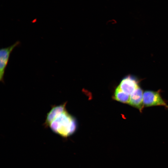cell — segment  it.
<instances>
[{
	"label": "cell",
	"instance_id": "cell-1",
	"mask_svg": "<svg viewBox=\"0 0 168 168\" xmlns=\"http://www.w3.org/2000/svg\"><path fill=\"white\" fill-rule=\"evenodd\" d=\"M66 103L52 106L47 114L44 125L54 133L64 138L73 133L77 128L75 119L67 111Z\"/></svg>",
	"mask_w": 168,
	"mask_h": 168
},
{
	"label": "cell",
	"instance_id": "cell-2",
	"mask_svg": "<svg viewBox=\"0 0 168 168\" xmlns=\"http://www.w3.org/2000/svg\"><path fill=\"white\" fill-rule=\"evenodd\" d=\"M161 91H146L143 92V103L144 106H161L168 109V105L161 95Z\"/></svg>",
	"mask_w": 168,
	"mask_h": 168
},
{
	"label": "cell",
	"instance_id": "cell-3",
	"mask_svg": "<svg viewBox=\"0 0 168 168\" xmlns=\"http://www.w3.org/2000/svg\"><path fill=\"white\" fill-rule=\"evenodd\" d=\"M20 44L17 41L12 45L0 50V81L4 82V76L6 67L7 65L11 53L13 49Z\"/></svg>",
	"mask_w": 168,
	"mask_h": 168
},
{
	"label": "cell",
	"instance_id": "cell-4",
	"mask_svg": "<svg viewBox=\"0 0 168 168\" xmlns=\"http://www.w3.org/2000/svg\"><path fill=\"white\" fill-rule=\"evenodd\" d=\"M139 81L135 76L131 75L124 77L118 86L124 92L130 95L139 86Z\"/></svg>",
	"mask_w": 168,
	"mask_h": 168
},
{
	"label": "cell",
	"instance_id": "cell-5",
	"mask_svg": "<svg viewBox=\"0 0 168 168\" xmlns=\"http://www.w3.org/2000/svg\"><path fill=\"white\" fill-rule=\"evenodd\" d=\"M142 90L139 86L130 95L129 104L139 110L140 112L144 106L143 103Z\"/></svg>",
	"mask_w": 168,
	"mask_h": 168
},
{
	"label": "cell",
	"instance_id": "cell-6",
	"mask_svg": "<svg viewBox=\"0 0 168 168\" xmlns=\"http://www.w3.org/2000/svg\"><path fill=\"white\" fill-rule=\"evenodd\" d=\"M114 98L116 100L124 103L129 104L130 95L124 92L118 86L114 92Z\"/></svg>",
	"mask_w": 168,
	"mask_h": 168
}]
</instances>
